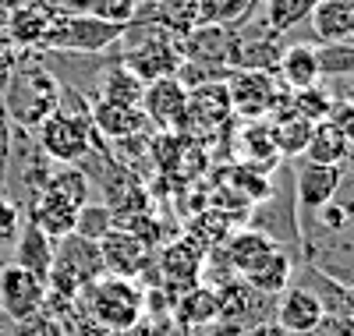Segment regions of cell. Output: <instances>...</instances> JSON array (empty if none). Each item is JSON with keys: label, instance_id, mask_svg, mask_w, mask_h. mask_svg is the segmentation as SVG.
<instances>
[{"label": "cell", "instance_id": "6da1fadb", "mask_svg": "<svg viewBox=\"0 0 354 336\" xmlns=\"http://www.w3.org/2000/svg\"><path fill=\"white\" fill-rule=\"evenodd\" d=\"M64 88L46 64H28L18 60V68L0 85V106H4L8 120L21 131H36L50 113L61 110Z\"/></svg>", "mask_w": 354, "mask_h": 336}, {"label": "cell", "instance_id": "7a4b0ae2", "mask_svg": "<svg viewBox=\"0 0 354 336\" xmlns=\"http://www.w3.org/2000/svg\"><path fill=\"white\" fill-rule=\"evenodd\" d=\"M78 297H85V304H78V308H85L88 319L103 333H117V336L131 333L145 312V287L128 277H106L103 272L100 280L82 287Z\"/></svg>", "mask_w": 354, "mask_h": 336}, {"label": "cell", "instance_id": "3957f363", "mask_svg": "<svg viewBox=\"0 0 354 336\" xmlns=\"http://www.w3.org/2000/svg\"><path fill=\"white\" fill-rule=\"evenodd\" d=\"M128 28L100 21L85 11H57L46 36H43V50L46 53H106L110 46L121 43V36Z\"/></svg>", "mask_w": 354, "mask_h": 336}, {"label": "cell", "instance_id": "277c9868", "mask_svg": "<svg viewBox=\"0 0 354 336\" xmlns=\"http://www.w3.org/2000/svg\"><path fill=\"white\" fill-rule=\"evenodd\" d=\"M36 142L53 163H82L100 138L85 110H57L36 128Z\"/></svg>", "mask_w": 354, "mask_h": 336}, {"label": "cell", "instance_id": "5b68a950", "mask_svg": "<svg viewBox=\"0 0 354 336\" xmlns=\"http://www.w3.org/2000/svg\"><path fill=\"white\" fill-rule=\"evenodd\" d=\"M223 85H227L234 117H241V120H266L277 110L280 113L287 110V106H280L287 88L270 71H227Z\"/></svg>", "mask_w": 354, "mask_h": 336}, {"label": "cell", "instance_id": "8992f818", "mask_svg": "<svg viewBox=\"0 0 354 336\" xmlns=\"http://www.w3.org/2000/svg\"><path fill=\"white\" fill-rule=\"evenodd\" d=\"M205 255H209V252H202L198 244L188 241L185 234H177L174 241H167L163 248H160V255H156V272L163 277L160 287L170 297H177V294H185L188 287L202 283L198 277H202V269H205Z\"/></svg>", "mask_w": 354, "mask_h": 336}, {"label": "cell", "instance_id": "52a82bcc", "mask_svg": "<svg viewBox=\"0 0 354 336\" xmlns=\"http://www.w3.org/2000/svg\"><path fill=\"white\" fill-rule=\"evenodd\" d=\"M46 280L21 265H0V315H8L15 326L43 312Z\"/></svg>", "mask_w": 354, "mask_h": 336}, {"label": "cell", "instance_id": "ba28073f", "mask_svg": "<svg viewBox=\"0 0 354 336\" xmlns=\"http://www.w3.org/2000/svg\"><path fill=\"white\" fill-rule=\"evenodd\" d=\"M230 43L234 32L223 25H195L192 32L181 36L177 50H181V60L192 68H202L209 78H227V57H230Z\"/></svg>", "mask_w": 354, "mask_h": 336}, {"label": "cell", "instance_id": "9c48e42d", "mask_svg": "<svg viewBox=\"0 0 354 336\" xmlns=\"http://www.w3.org/2000/svg\"><path fill=\"white\" fill-rule=\"evenodd\" d=\"M230 117H234V110H230L227 85L223 82H202V85L188 88L181 131H188V135H213V131L230 124Z\"/></svg>", "mask_w": 354, "mask_h": 336}, {"label": "cell", "instance_id": "30bf717a", "mask_svg": "<svg viewBox=\"0 0 354 336\" xmlns=\"http://www.w3.org/2000/svg\"><path fill=\"white\" fill-rule=\"evenodd\" d=\"M185 103H188V88L177 82V78H156L145 85L142 93V113L153 128H160L163 135L181 131V120H185Z\"/></svg>", "mask_w": 354, "mask_h": 336}, {"label": "cell", "instance_id": "8fae6325", "mask_svg": "<svg viewBox=\"0 0 354 336\" xmlns=\"http://www.w3.org/2000/svg\"><path fill=\"white\" fill-rule=\"evenodd\" d=\"M100 259H103V272H106V277L138 280V277H145V269H149L153 252L145 248V244H142L131 230L117 227V230H110V234L100 241Z\"/></svg>", "mask_w": 354, "mask_h": 336}, {"label": "cell", "instance_id": "7c38bea8", "mask_svg": "<svg viewBox=\"0 0 354 336\" xmlns=\"http://www.w3.org/2000/svg\"><path fill=\"white\" fill-rule=\"evenodd\" d=\"M121 64L131 68L145 85L156 82V78H174L177 68H181V50H177V43L170 36H153L145 43H135L128 46V53L121 57Z\"/></svg>", "mask_w": 354, "mask_h": 336}, {"label": "cell", "instance_id": "4fadbf2b", "mask_svg": "<svg viewBox=\"0 0 354 336\" xmlns=\"http://www.w3.org/2000/svg\"><path fill=\"white\" fill-rule=\"evenodd\" d=\"M216 301H220V319L230 336H238V333H248L252 326H259V312H262V294L252 290L241 277H234L227 283L216 287Z\"/></svg>", "mask_w": 354, "mask_h": 336}, {"label": "cell", "instance_id": "5bb4252c", "mask_svg": "<svg viewBox=\"0 0 354 336\" xmlns=\"http://www.w3.org/2000/svg\"><path fill=\"white\" fill-rule=\"evenodd\" d=\"M277 248H280V244H277L270 234H262L259 227H245V230L230 234V237L220 244V255H223V262H227V269L234 272V277L245 280L248 272H255Z\"/></svg>", "mask_w": 354, "mask_h": 336}, {"label": "cell", "instance_id": "9a60e30c", "mask_svg": "<svg viewBox=\"0 0 354 336\" xmlns=\"http://www.w3.org/2000/svg\"><path fill=\"white\" fill-rule=\"evenodd\" d=\"M344 170L340 167H319V163H301L294 174V209L298 212H319L322 205H330L340 192Z\"/></svg>", "mask_w": 354, "mask_h": 336}, {"label": "cell", "instance_id": "2e32d148", "mask_svg": "<svg viewBox=\"0 0 354 336\" xmlns=\"http://www.w3.org/2000/svg\"><path fill=\"white\" fill-rule=\"evenodd\" d=\"M57 11H64L61 0H21V4L11 8L8 18H4L8 21V39L15 46H39Z\"/></svg>", "mask_w": 354, "mask_h": 336}, {"label": "cell", "instance_id": "e0dca14e", "mask_svg": "<svg viewBox=\"0 0 354 336\" xmlns=\"http://www.w3.org/2000/svg\"><path fill=\"white\" fill-rule=\"evenodd\" d=\"M88 113V124H93V131H96V138H103V142H128V138H138V135H145V128H149V120H145V113L142 110H135V106H113V103H93V110H85Z\"/></svg>", "mask_w": 354, "mask_h": 336}, {"label": "cell", "instance_id": "ac0fdd59", "mask_svg": "<svg viewBox=\"0 0 354 336\" xmlns=\"http://www.w3.org/2000/svg\"><path fill=\"white\" fill-rule=\"evenodd\" d=\"M280 304H277V326H283L290 336H308L326 312H322V301L308 290V287H287L283 294H277Z\"/></svg>", "mask_w": 354, "mask_h": 336}, {"label": "cell", "instance_id": "d6986e66", "mask_svg": "<svg viewBox=\"0 0 354 336\" xmlns=\"http://www.w3.org/2000/svg\"><path fill=\"white\" fill-rule=\"evenodd\" d=\"M277 82L287 88V93H301V88L322 85V68H319V50L312 43H290L280 53L277 64Z\"/></svg>", "mask_w": 354, "mask_h": 336}, {"label": "cell", "instance_id": "ffe728a7", "mask_svg": "<svg viewBox=\"0 0 354 336\" xmlns=\"http://www.w3.org/2000/svg\"><path fill=\"white\" fill-rule=\"evenodd\" d=\"M319 46H333L354 39V0H319L305 18Z\"/></svg>", "mask_w": 354, "mask_h": 336}, {"label": "cell", "instance_id": "44dd1931", "mask_svg": "<svg viewBox=\"0 0 354 336\" xmlns=\"http://www.w3.org/2000/svg\"><path fill=\"white\" fill-rule=\"evenodd\" d=\"M170 315L181 329H205L220 319V301H216V287L209 283H195L185 294H177L170 304Z\"/></svg>", "mask_w": 354, "mask_h": 336}, {"label": "cell", "instance_id": "7402d4cb", "mask_svg": "<svg viewBox=\"0 0 354 336\" xmlns=\"http://www.w3.org/2000/svg\"><path fill=\"white\" fill-rule=\"evenodd\" d=\"M75 216H78V209L68 205L64 198H57L53 192H39L32 202H28V223H36L53 241L75 234Z\"/></svg>", "mask_w": 354, "mask_h": 336}, {"label": "cell", "instance_id": "603a6c76", "mask_svg": "<svg viewBox=\"0 0 354 336\" xmlns=\"http://www.w3.org/2000/svg\"><path fill=\"white\" fill-rule=\"evenodd\" d=\"M142 93H145V82L124 68L121 60L110 64L103 75H100V85H96V100L100 103H113V106H142Z\"/></svg>", "mask_w": 354, "mask_h": 336}, {"label": "cell", "instance_id": "cb8c5ba5", "mask_svg": "<svg viewBox=\"0 0 354 336\" xmlns=\"http://www.w3.org/2000/svg\"><path fill=\"white\" fill-rule=\"evenodd\" d=\"M53 244H57L53 237H46L36 223L25 220V227L15 234V265H21V269L46 280V272L53 265Z\"/></svg>", "mask_w": 354, "mask_h": 336}, {"label": "cell", "instance_id": "d4e9b609", "mask_svg": "<svg viewBox=\"0 0 354 336\" xmlns=\"http://www.w3.org/2000/svg\"><path fill=\"white\" fill-rule=\"evenodd\" d=\"M312 120L298 117L294 110H283L270 120V135H273V149L280 160H294V156H305V145L312 138Z\"/></svg>", "mask_w": 354, "mask_h": 336}, {"label": "cell", "instance_id": "484cf974", "mask_svg": "<svg viewBox=\"0 0 354 336\" xmlns=\"http://www.w3.org/2000/svg\"><path fill=\"white\" fill-rule=\"evenodd\" d=\"M181 234L188 241H195L202 252H213V248H220V244L234 234V220L227 216V212L205 205L202 212H192V216L185 220V230Z\"/></svg>", "mask_w": 354, "mask_h": 336}, {"label": "cell", "instance_id": "4316f807", "mask_svg": "<svg viewBox=\"0 0 354 336\" xmlns=\"http://www.w3.org/2000/svg\"><path fill=\"white\" fill-rule=\"evenodd\" d=\"M290 280H294V262H290V255H287L283 248H277L255 272H248V277H245V283H248L252 290H259L262 297L283 294V290L290 287Z\"/></svg>", "mask_w": 354, "mask_h": 336}, {"label": "cell", "instance_id": "83f0119b", "mask_svg": "<svg viewBox=\"0 0 354 336\" xmlns=\"http://www.w3.org/2000/svg\"><path fill=\"white\" fill-rule=\"evenodd\" d=\"M347 152H351L347 138L330 124V120H319V124L312 128V138H308V145H305L308 163H319V167H344Z\"/></svg>", "mask_w": 354, "mask_h": 336}, {"label": "cell", "instance_id": "f1b7e54d", "mask_svg": "<svg viewBox=\"0 0 354 336\" xmlns=\"http://www.w3.org/2000/svg\"><path fill=\"white\" fill-rule=\"evenodd\" d=\"M198 8V25H223V28H241L259 0H195Z\"/></svg>", "mask_w": 354, "mask_h": 336}, {"label": "cell", "instance_id": "f546056e", "mask_svg": "<svg viewBox=\"0 0 354 336\" xmlns=\"http://www.w3.org/2000/svg\"><path fill=\"white\" fill-rule=\"evenodd\" d=\"M43 192H53L57 198H64L68 205L82 209V205L88 202V174H85L78 163H68V167H61V170L50 174V180L43 185Z\"/></svg>", "mask_w": 354, "mask_h": 336}, {"label": "cell", "instance_id": "4dcf8cb0", "mask_svg": "<svg viewBox=\"0 0 354 336\" xmlns=\"http://www.w3.org/2000/svg\"><path fill=\"white\" fill-rule=\"evenodd\" d=\"M110 230H117V223H113V212H110L103 202H85V205L78 209V216H75V234H78V237L100 244Z\"/></svg>", "mask_w": 354, "mask_h": 336}, {"label": "cell", "instance_id": "1f68e13d", "mask_svg": "<svg viewBox=\"0 0 354 336\" xmlns=\"http://www.w3.org/2000/svg\"><path fill=\"white\" fill-rule=\"evenodd\" d=\"M330 106H333V96L326 93L322 85H312V88H301V93H290V110L319 124V120L330 117Z\"/></svg>", "mask_w": 354, "mask_h": 336}, {"label": "cell", "instance_id": "d6a6232c", "mask_svg": "<svg viewBox=\"0 0 354 336\" xmlns=\"http://www.w3.org/2000/svg\"><path fill=\"white\" fill-rule=\"evenodd\" d=\"M315 4L319 0H266V21H270L277 32H283V28L305 21Z\"/></svg>", "mask_w": 354, "mask_h": 336}, {"label": "cell", "instance_id": "836d02e7", "mask_svg": "<svg viewBox=\"0 0 354 336\" xmlns=\"http://www.w3.org/2000/svg\"><path fill=\"white\" fill-rule=\"evenodd\" d=\"M85 15H93L100 21H110V25H121L128 28L138 15V0H85L82 4Z\"/></svg>", "mask_w": 354, "mask_h": 336}, {"label": "cell", "instance_id": "e575fe53", "mask_svg": "<svg viewBox=\"0 0 354 336\" xmlns=\"http://www.w3.org/2000/svg\"><path fill=\"white\" fill-rule=\"evenodd\" d=\"M315 50H319L322 75H354V39L333 43V46H315Z\"/></svg>", "mask_w": 354, "mask_h": 336}, {"label": "cell", "instance_id": "d590c367", "mask_svg": "<svg viewBox=\"0 0 354 336\" xmlns=\"http://www.w3.org/2000/svg\"><path fill=\"white\" fill-rule=\"evenodd\" d=\"M326 120L347 138V145H354V103H351V100H333Z\"/></svg>", "mask_w": 354, "mask_h": 336}, {"label": "cell", "instance_id": "8d00e7d4", "mask_svg": "<svg viewBox=\"0 0 354 336\" xmlns=\"http://www.w3.org/2000/svg\"><path fill=\"white\" fill-rule=\"evenodd\" d=\"M15 336H68L64 333V326L57 322V319H50V315H32V319H25V322H18V333Z\"/></svg>", "mask_w": 354, "mask_h": 336}, {"label": "cell", "instance_id": "74e56055", "mask_svg": "<svg viewBox=\"0 0 354 336\" xmlns=\"http://www.w3.org/2000/svg\"><path fill=\"white\" fill-rule=\"evenodd\" d=\"M308 336H354V315H326Z\"/></svg>", "mask_w": 354, "mask_h": 336}, {"label": "cell", "instance_id": "f35d334b", "mask_svg": "<svg viewBox=\"0 0 354 336\" xmlns=\"http://www.w3.org/2000/svg\"><path fill=\"white\" fill-rule=\"evenodd\" d=\"M11 131L15 124L8 120L4 106H0V195H4V174H8V152H11Z\"/></svg>", "mask_w": 354, "mask_h": 336}, {"label": "cell", "instance_id": "ab89813d", "mask_svg": "<svg viewBox=\"0 0 354 336\" xmlns=\"http://www.w3.org/2000/svg\"><path fill=\"white\" fill-rule=\"evenodd\" d=\"M248 336H290V333L283 326H277V322H259V326L248 329Z\"/></svg>", "mask_w": 354, "mask_h": 336}, {"label": "cell", "instance_id": "60d3db41", "mask_svg": "<svg viewBox=\"0 0 354 336\" xmlns=\"http://www.w3.org/2000/svg\"><path fill=\"white\" fill-rule=\"evenodd\" d=\"M340 170H347L351 177H354V145H351V152H347V160H344V167Z\"/></svg>", "mask_w": 354, "mask_h": 336}, {"label": "cell", "instance_id": "b9f144b4", "mask_svg": "<svg viewBox=\"0 0 354 336\" xmlns=\"http://www.w3.org/2000/svg\"><path fill=\"white\" fill-rule=\"evenodd\" d=\"M0 336H8V333H4V315H0Z\"/></svg>", "mask_w": 354, "mask_h": 336}, {"label": "cell", "instance_id": "7bdbcfd3", "mask_svg": "<svg viewBox=\"0 0 354 336\" xmlns=\"http://www.w3.org/2000/svg\"><path fill=\"white\" fill-rule=\"evenodd\" d=\"M351 103H354V93H351Z\"/></svg>", "mask_w": 354, "mask_h": 336}]
</instances>
